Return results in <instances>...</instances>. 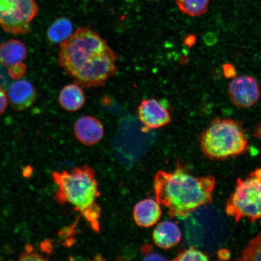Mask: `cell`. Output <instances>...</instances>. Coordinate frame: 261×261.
Returning a JSON list of instances; mask_svg holds the SVG:
<instances>
[{"label":"cell","mask_w":261,"mask_h":261,"mask_svg":"<svg viewBox=\"0 0 261 261\" xmlns=\"http://www.w3.org/2000/svg\"><path fill=\"white\" fill-rule=\"evenodd\" d=\"M208 260L210 259H208L206 254L198 249H196L195 247H191L188 249L182 251L177 257L173 259V260L175 261Z\"/></svg>","instance_id":"obj_18"},{"label":"cell","mask_w":261,"mask_h":261,"mask_svg":"<svg viewBox=\"0 0 261 261\" xmlns=\"http://www.w3.org/2000/svg\"><path fill=\"white\" fill-rule=\"evenodd\" d=\"M238 260H261V232L247 244Z\"/></svg>","instance_id":"obj_17"},{"label":"cell","mask_w":261,"mask_h":261,"mask_svg":"<svg viewBox=\"0 0 261 261\" xmlns=\"http://www.w3.org/2000/svg\"><path fill=\"white\" fill-rule=\"evenodd\" d=\"M27 71V67L22 63L16 64L9 67L8 74L11 79L15 81L20 80Z\"/></svg>","instance_id":"obj_19"},{"label":"cell","mask_w":261,"mask_h":261,"mask_svg":"<svg viewBox=\"0 0 261 261\" xmlns=\"http://www.w3.org/2000/svg\"><path fill=\"white\" fill-rule=\"evenodd\" d=\"M52 175L58 186L57 201L72 205L92 229L99 232L102 210L98 203L100 193L93 169L83 166L71 171L55 172Z\"/></svg>","instance_id":"obj_3"},{"label":"cell","mask_w":261,"mask_h":261,"mask_svg":"<svg viewBox=\"0 0 261 261\" xmlns=\"http://www.w3.org/2000/svg\"><path fill=\"white\" fill-rule=\"evenodd\" d=\"M202 151L207 158L224 160L242 154L248 140L242 125L233 119L216 118L200 138Z\"/></svg>","instance_id":"obj_4"},{"label":"cell","mask_w":261,"mask_h":261,"mask_svg":"<svg viewBox=\"0 0 261 261\" xmlns=\"http://www.w3.org/2000/svg\"><path fill=\"white\" fill-rule=\"evenodd\" d=\"M20 260H45L44 257L38 253H34L32 252H26L21 254L19 257Z\"/></svg>","instance_id":"obj_21"},{"label":"cell","mask_w":261,"mask_h":261,"mask_svg":"<svg viewBox=\"0 0 261 261\" xmlns=\"http://www.w3.org/2000/svg\"><path fill=\"white\" fill-rule=\"evenodd\" d=\"M60 46L59 66L81 87H103L116 73L118 54L90 27L77 28Z\"/></svg>","instance_id":"obj_1"},{"label":"cell","mask_w":261,"mask_h":261,"mask_svg":"<svg viewBox=\"0 0 261 261\" xmlns=\"http://www.w3.org/2000/svg\"><path fill=\"white\" fill-rule=\"evenodd\" d=\"M260 218H261V217H260Z\"/></svg>","instance_id":"obj_25"},{"label":"cell","mask_w":261,"mask_h":261,"mask_svg":"<svg viewBox=\"0 0 261 261\" xmlns=\"http://www.w3.org/2000/svg\"><path fill=\"white\" fill-rule=\"evenodd\" d=\"M254 136L261 140V122L257 125L255 129H254Z\"/></svg>","instance_id":"obj_23"},{"label":"cell","mask_w":261,"mask_h":261,"mask_svg":"<svg viewBox=\"0 0 261 261\" xmlns=\"http://www.w3.org/2000/svg\"><path fill=\"white\" fill-rule=\"evenodd\" d=\"M210 2V0H175L179 11L192 17L204 14L207 11Z\"/></svg>","instance_id":"obj_16"},{"label":"cell","mask_w":261,"mask_h":261,"mask_svg":"<svg viewBox=\"0 0 261 261\" xmlns=\"http://www.w3.org/2000/svg\"><path fill=\"white\" fill-rule=\"evenodd\" d=\"M75 137L83 144L92 146L100 142L105 129L102 122L95 117L84 116L77 119L74 125Z\"/></svg>","instance_id":"obj_9"},{"label":"cell","mask_w":261,"mask_h":261,"mask_svg":"<svg viewBox=\"0 0 261 261\" xmlns=\"http://www.w3.org/2000/svg\"><path fill=\"white\" fill-rule=\"evenodd\" d=\"M215 179L212 175L197 177L180 165L174 171L156 173L153 188L156 201L171 217L185 218L213 201Z\"/></svg>","instance_id":"obj_2"},{"label":"cell","mask_w":261,"mask_h":261,"mask_svg":"<svg viewBox=\"0 0 261 261\" xmlns=\"http://www.w3.org/2000/svg\"><path fill=\"white\" fill-rule=\"evenodd\" d=\"M161 216V205L156 199H144L138 202L134 208V220L139 227H152L158 223Z\"/></svg>","instance_id":"obj_11"},{"label":"cell","mask_w":261,"mask_h":261,"mask_svg":"<svg viewBox=\"0 0 261 261\" xmlns=\"http://www.w3.org/2000/svg\"><path fill=\"white\" fill-rule=\"evenodd\" d=\"M148 1H156V0H148Z\"/></svg>","instance_id":"obj_24"},{"label":"cell","mask_w":261,"mask_h":261,"mask_svg":"<svg viewBox=\"0 0 261 261\" xmlns=\"http://www.w3.org/2000/svg\"><path fill=\"white\" fill-rule=\"evenodd\" d=\"M228 94L234 106L241 109H248L258 101L260 91L259 85L254 77L241 76L234 78L230 82Z\"/></svg>","instance_id":"obj_7"},{"label":"cell","mask_w":261,"mask_h":261,"mask_svg":"<svg viewBox=\"0 0 261 261\" xmlns=\"http://www.w3.org/2000/svg\"><path fill=\"white\" fill-rule=\"evenodd\" d=\"M8 97L6 91L0 86V115L4 113L8 106Z\"/></svg>","instance_id":"obj_20"},{"label":"cell","mask_w":261,"mask_h":261,"mask_svg":"<svg viewBox=\"0 0 261 261\" xmlns=\"http://www.w3.org/2000/svg\"><path fill=\"white\" fill-rule=\"evenodd\" d=\"M138 114L140 121L150 129L162 128L172 120L169 110L154 98L142 100L138 107Z\"/></svg>","instance_id":"obj_8"},{"label":"cell","mask_w":261,"mask_h":261,"mask_svg":"<svg viewBox=\"0 0 261 261\" xmlns=\"http://www.w3.org/2000/svg\"><path fill=\"white\" fill-rule=\"evenodd\" d=\"M27 54V47L24 42L16 39H11L0 44V63L5 67L22 63Z\"/></svg>","instance_id":"obj_14"},{"label":"cell","mask_w":261,"mask_h":261,"mask_svg":"<svg viewBox=\"0 0 261 261\" xmlns=\"http://www.w3.org/2000/svg\"><path fill=\"white\" fill-rule=\"evenodd\" d=\"M58 102L64 110L69 112L80 110L86 102L83 87L76 83L67 85L59 94Z\"/></svg>","instance_id":"obj_13"},{"label":"cell","mask_w":261,"mask_h":261,"mask_svg":"<svg viewBox=\"0 0 261 261\" xmlns=\"http://www.w3.org/2000/svg\"><path fill=\"white\" fill-rule=\"evenodd\" d=\"M149 248L148 249H145V258L144 260H165L164 257H162L160 254L150 253Z\"/></svg>","instance_id":"obj_22"},{"label":"cell","mask_w":261,"mask_h":261,"mask_svg":"<svg viewBox=\"0 0 261 261\" xmlns=\"http://www.w3.org/2000/svg\"><path fill=\"white\" fill-rule=\"evenodd\" d=\"M8 97L12 109L22 112L34 104L37 99V93L31 82L19 80L10 86Z\"/></svg>","instance_id":"obj_10"},{"label":"cell","mask_w":261,"mask_h":261,"mask_svg":"<svg viewBox=\"0 0 261 261\" xmlns=\"http://www.w3.org/2000/svg\"><path fill=\"white\" fill-rule=\"evenodd\" d=\"M38 12L36 0H0V28L9 34H30Z\"/></svg>","instance_id":"obj_6"},{"label":"cell","mask_w":261,"mask_h":261,"mask_svg":"<svg viewBox=\"0 0 261 261\" xmlns=\"http://www.w3.org/2000/svg\"><path fill=\"white\" fill-rule=\"evenodd\" d=\"M73 25L69 18H59L55 20L47 31V38L52 44H60L73 34Z\"/></svg>","instance_id":"obj_15"},{"label":"cell","mask_w":261,"mask_h":261,"mask_svg":"<svg viewBox=\"0 0 261 261\" xmlns=\"http://www.w3.org/2000/svg\"><path fill=\"white\" fill-rule=\"evenodd\" d=\"M181 231L174 222H161L154 228L152 239L156 246L163 249H169L177 245L181 241Z\"/></svg>","instance_id":"obj_12"},{"label":"cell","mask_w":261,"mask_h":261,"mask_svg":"<svg viewBox=\"0 0 261 261\" xmlns=\"http://www.w3.org/2000/svg\"><path fill=\"white\" fill-rule=\"evenodd\" d=\"M226 211L236 222L247 218L254 223L261 217V169L244 179H238L227 201Z\"/></svg>","instance_id":"obj_5"}]
</instances>
